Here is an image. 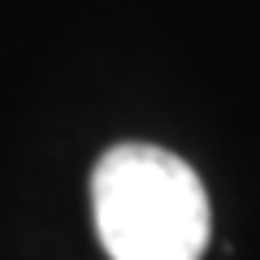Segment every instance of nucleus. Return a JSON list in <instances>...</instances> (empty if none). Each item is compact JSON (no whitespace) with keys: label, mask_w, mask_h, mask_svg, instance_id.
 <instances>
[{"label":"nucleus","mask_w":260,"mask_h":260,"mask_svg":"<svg viewBox=\"0 0 260 260\" xmlns=\"http://www.w3.org/2000/svg\"><path fill=\"white\" fill-rule=\"evenodd\" d=\"M91 213L109 260H200L213 230L200 174L152 143L104 152L91 174Z\"/></svg>","instance_id":"1"}]
</instances>
